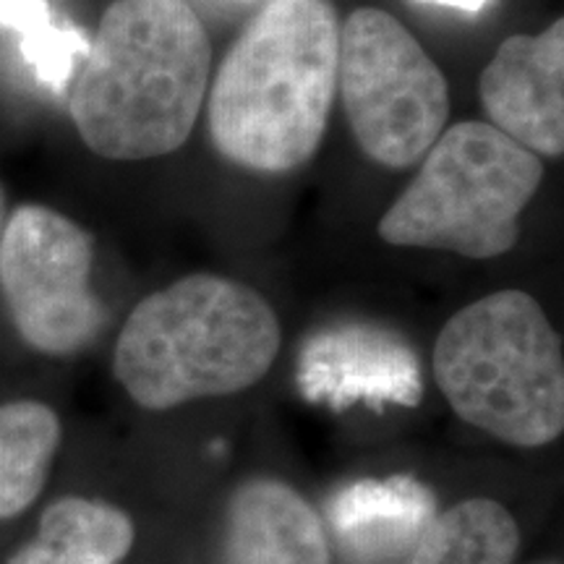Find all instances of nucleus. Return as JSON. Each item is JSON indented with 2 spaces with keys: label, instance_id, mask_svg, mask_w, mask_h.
<instances>
[{
  "label": "nucleus",
  "instance_id": "nucleus-1",
  "mask_svg": "<svg viewBox=\"0 0 564 564\" xmlns=\"http://www.w3.org/2000/svg\"><path fill=\"white\" fill-rule=\"evenodd\" d=\"M212 42L186 0H116L70 91V118L105 160L181 150L207 97Z\"/></svg>",
  "mask_w": 564,
  "mask_h": 564
},
{
  "label": "nucleus",
  "instance_id": "nucleus-2",
  "mask_svg": "<svg viewBox=\"0 0 564 564\" xmlns=\"http://www.w3.org/2000/svg\"><path fill=\"white\" fill-rule=\"evenodd\" d=\"M340 17L329 0H270L232 42L209 89L215 150L253 173L306 165L337 95Z\"/></svg>",
  "mask_w": 564,
  "mask_h": 564
},
{
  "label": "nucleus",
  "instance_id": "nucleus-3",
  "mask_svg": "<svg viewBox=\"0 0 564 564\" xmlns=\"http://www.w3.org/2000/svg\"><path fill=\"white\" fill-rule=\"evenodd\" d=\"M282 329L262 293L220 274H188L133 306L112 373L144 411L228 398L262 382Z\"/></svg>",
  "mask_w": 564,
  "mask_h": 564
},
{
  "label": "nucleus",
  "instance_id": "nucleus-4",
  "mask_svg": "<svg viewBox=\"0 0 564 564\" xmlns=\"http://www.w3.org/2000/svg\"><path fill=\"white\" fill-rule=\"evenodd\" d=\"M432 369L449 408L494 440L535 449L564 432L562 340L531 293L497 291L449 316Z\"/></svg>",
  "mask_w": 564,
  "mask_h": 564
},
{
  "label": "nucleus",
  "instance_id": "nucleus-5",
  "mask_svg": "<svg viewBox=\"0 0 564 564\" xmlns=\"http://www.w3.org/2000/svg\"><path fill=\"white\" fill-rule=\"evenodd\" d=\"M541 178L539 154L491 123H455L423 154L421 171L379 220V236L405 249L502 257L518 243L520 215Z\"/></svg>",
  "mask_w": 564,
  "mask_h": 564
},
{
  "label": "nucleus",
  "instance_id": "nucleus-6",
  "mask_svg": "<svg viewBox=\"0 0 564 564\" xmlns=\"http://www.w3.org/2000/svg\"><path fill=\"white\" fill-rule=\"evenodd\" d=\"M337 91L358 147L390 171L415 165L449 118L440 66L382 9H356L340 24Z\"/></svg>",
  "mask_w": 564,
  "mask_h": 564
},
{
  "label": "nucleus",
  "instance_id": "nucleus-7",
  "mask_svg": "<svg viewBox=\"0 0 564 564\" xmlns=\"http://www.w3.org/2000/svg\"><path fill=\"white\" fill-rule=\"evenodd\" d=\"M95 238L45 204H21L0 232V295L21 340L68 358L102 333L105 306L91 288Z\"/></svg>",
  "mask_w": 564,
  "mask_h": 564
},
{
  "label": "nucleus",
  "instance_id": "nucleus-8",
  "mask_svg": "<svg viewBox=\"0 0 564 564\" xmlns=\"http://www.w3.org/2000/svg\"><path fill=\"white\" fill-rule=\"evenodd\" d=\"M481 102L494 129L533 154L564 152V21L505 40L484 68Z\"/></svg>",
  "mask_w": 564,
  "mask_h": 564
},
{
  "label": "nucleus",
  "instance_id": "nucleus-9",
  "mask_svg": "<svg viewBox=\"0 0 564 564\" xmlns=\"http://www.w3.org/2000/svg\"><path fill=\"white\" fill-rule=\"evenodd\" d=\"M223 564H329L319 512L291 484L251 478L228 502Z\"/></svg>",
  "mask_w": 564,
  "mask_h": 564
},
{
  "label": "nucleus",
  "instance_id": "nucleus-10",
  "mask_svg": "<svg viewBox=\"0 0 564 564\" xmlns=\"http://www.w3.org/2000/svg\"><path fill=\"white\" fill-rule=\"evenodd\" d=\"M137 541L121 507L89 497H61L42 510L37 535L9 564H118Z\"/></svg>",
  "mask_w": 564,
  "mask_h": 564
},
{
  "label": "nucleus",
  "instance_id": "nucleus-11",
  "mask_svg": "<svg viewBox=\"0 0 564 564\" xmlns=\"http://www.w3.org/2000/svg\"><path fill=\"white\" fill-rule=\"evenodd\" d=\"M63 442L61 415L42 400L0 403V520L37 502Z\"/></svg>",
  "mask_w": 564,
  "mask_h": 564
},
{
  "label": "nucleus",
  "instance_id": "nucleus-12",
  "mask_svg": "<svg viewBox=\"0 0 564 564\" xmlns=\"http://www.w3.org/2000/svg\"><path fill=\"white\" fill-rule=\"evenodd\" d=\"M520 531L505 505L465 499L434 518L408 564H514Z\"/></svg>",
  "mask_w": 564,
  "mask_h": 564
},
{
  "label": "nucleus",
  "instance_id": "nucleus-13",
  "mask_svg": "<svg viewBox=\"0 0 564 564\" xmlns=\"http://www.w3.org/2000/svg\"><path fill=\"white\" fill-rule=\"evenodd\" d=\"M0 26L19 34L21 58L51 91L66 89L89 53L87 34L55 24L47 0H0Z\"/></svg>",
  "mask_w": 564,
  "mask_h": 564
},
{
  "label": "nucleus",
  "instance_id": "nucleus-14",
  "mask_svg": "<svg viewBox=\"0 0 564 564\" xmlns=\"http://www.w3.org/2000/svg\"><path fill=\"white\" fill-rule=\"evenodd\" d=\"M426 3H440V6H449V9H460L465 13H478L484 11L491 0H426Z\"/></svg>",
  "mask_w": 564,
  "mask_h": 564
},
{
  "label": "nucleus",
  "instance_id": "nucleus-15",
  "mask_svg": "<svg viewBox=\"0 0 564 564\" xmlns=\"http://www.w3.org/2000/svg\"><path fill=\"white\" fill-rule=\"evenodd\" d=\"M6 217H9V204H6V192H3V186H0V232H3Z\"/></svg>",
  "mask_w": 564,
  "mask_h": 564
},
{
  "label": "nucleus",
  "instance_id": "nucleus-16",
  "mask_svg": "<svg viewBox=\"0 0 564 564\" xmlns=\"http://www.w3.org/2000/svg\"><path fill=\"white\" fill-rule=\"evenodd\" d=\"M546 564H556V562H546Z\"/></svg>",
  "mask_w": 564,
  "mask_h": 564
}]
</instances>
